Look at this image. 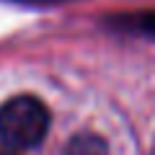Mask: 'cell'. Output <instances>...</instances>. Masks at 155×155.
<instances>
[{"mask_svg": "<svg viewBox=\"0 0 155 155\" xmlns=\"http://www.w3.org/2000/svg\"><path fill=\"white\" fill-rule=\"evenodd\" d=\"M65 155H109V147H106L104 137L93 132H80L67 142Z\"/></svg>", "mask_w": 155, "mask_h": 155, "instance_id": "cell-2", "label": "cell"}, {"mask_svg": "<svg viewBox=\"0 0 155 155\" xmlns=\"http://www.w3.org/2000/svg\"><path fill=\"white\" fill-rule=\"evenodd\" d=\"M132 26L137 28V31H142V34H147V36H153V39H155V11L137 16V18L132 21Z\"/></svg>", "mask_w": 155, "mask_h": 155, "instance_id": "cell-3", "label": "cell"}, {"mask_svg": "<svg viewBox=\"0 0 155 155\" xmlns=\"http://www.w3.org/2000/svg\"><path fill=\"white\" fill-rule=\"evenodd\" d=\"M49 129V111L34 96H16L0 106V140L8 147H34Z\"/></svg>", "mask_w": 155, "mask_h": 155, "instance_id": "cell-1", "label": "cell"}, {"mask_svg": "<svg viewBox=\"0 0 155 155\" xmlns=\"http://www.w3.org/2000/svg\"><path fill=\"white\" fill-rule=\"evenodd\" d=\"M0 155H13V153H0Z\"/></svg>", "mask_w": 155, "mask_h": 155, "instance_id": "cell-4", "label": "cell"}]
</instances>
